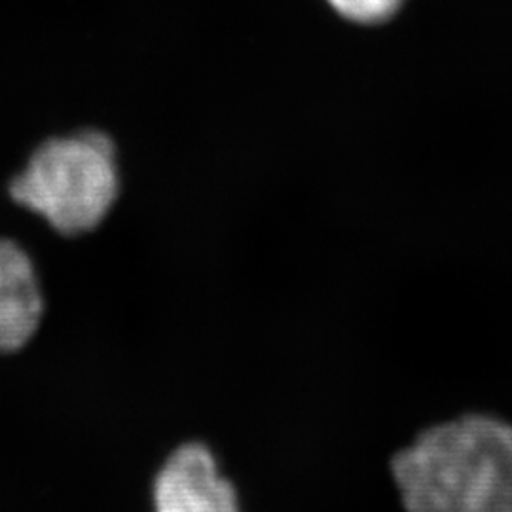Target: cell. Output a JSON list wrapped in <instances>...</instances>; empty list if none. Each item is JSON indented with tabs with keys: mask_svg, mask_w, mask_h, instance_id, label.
Here are the masks:
<instances>
[{
	"mask_svg": "<svg viewBox=\"0 0 512 512\" xmlns=\"http://www.w3.org/2000/svg\"><path fill=\"white\" fill-rule=\"evenodd\" d=\"M44 313V298L29 255L16 241L0 238V355L23 348Z\"/></svg>",
	"mask_w": 512,
	"mask_h": 512,
	"instance_id": "obj_4",
	"label": "cell"
},
{
	"mask_svg": "<svg viewBox=\"0 0 512 512\" xmlns=\"http://www.w3.org/2000/svg\"><path fill=\"white\" fill-rule=\"evenodd\" d=\"M391 469L408 512H512V427L503 421L433 427Z\"/></svg>",
	"mask_w": 512,
	"mask_h": 512,
	"instance_id": "obj_1",
	"label": "cell"
},
{
	"mask_svg": "<svg viewBox=\"0 0 512 512\" xmlns=\"http://www.w3.org/2000/svg\"><path fill=\"white\" fill-rule=\"evenodd\" d=\"M8 192L55 232L88 234L109 217L120 194L114 141L97 129L52 137L33 150Z\"/></svg>",
	"mask_w": 512,
	"mask_h": 512,
	"instance_id": "obj_2",
	"label": "cell"
},
{
	"mask_svg": "<svg viewBox=\"0 0 512 512\" xmlns=\"http://www.w3.org/2000/svg\"><path fill=\"white\" fill-rule=\"evenodd\" d=\"M154 512H241L232 482L220 476L203 444H184L165 461L154 482Z\"/></svg>",
	"mask_w": 512,
	"mask_h": 512,
	"instance_id": "obj_3",
	"label": "cell"
},
{
	"mask_svg": "<svg viewBox=\"0 0 512 512\" xmlns=\"http://www.w3.org/2000/svg\"><path fill=\"white\" fill-rule=\"evenodd\" d=\"M329 4L342 18L357 23H378L389 18L401 0H329Z\"/></svg>",
	"mask_w": 512,
	"mask_h": 512,
	"instance_id": "obj_5",
	"label": "cell"
}]
</instances>
